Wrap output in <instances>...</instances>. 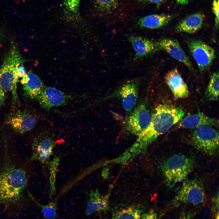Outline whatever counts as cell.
<instances>
[{
    "label": "cell",
    "mask_w": 219,
    "mask_h": 219,
    "mask_svg": "<svg viewBox=\"0 0 219 219\" xmlns=\"http://www.w3.org/2000/svg\"><path fill=\"white\" fill-rule=\"evenodd\" d=\"M181 108L166 104H161L155 108L151 122L148 128L138 136L136 141L128 151L134 156L146 149L159 136L168 131L184 116Z\"/></svg>",
    "instance_id": "1"
},
{
    "label": "cell",
    "mask_w": 219,
    "mask_h": 219,
    "mask_svg": "<svg viewBox=\"0 0 219 219\" xmlns=\"http://www.w3.org/2000/svg\"><path fill=\"white\" fill-rule=\"evenodd\" d=\"M25 171L13 166L0 172V203L14 202L21 197L27 183Z\"/></svg>",
    "instance_id": "2"
},
{
    "label": "cell",
    "mask_w": 219,
    "mask_h": 219,
    "mask_svg": "<svg viewBox=\"0 0 219 219\" xmlns=\"http://www.w3.org/2000/svg\"><path fill=\"white\" fill-rule=\"evenodd\" d=\"M93 17L107 21L124 19L133 12L134 0H90Z\"/></svg>",
    "instance_id": "3"
},
{
    "label": "cell",
    "mask_w": 219,
    "mask_h": 219,
    "mask_svg": "<svg viewBox=\"0 0 219 219\" xmlns=\"http://www.w3.org/2000/svg\"><path fill=\"white\" fill-rule=\"evenodd\" d=\"M24 61L19 49L12 44L6 54L0 68V87L5 93L11 92L14 101L17 99V85L19 78L17 69Z\"/></svg>",
    "instance_id": "4"
},
{
    "label": "cell",
    "mask_w": 219,
    "mask_h": 219,
    "mask_svg": "<svg viewBox=\"0 0 219 219\" xmlns=\"http://www.w3.org/2000/svg\"><path fill=\"white\" fill-rule=\"evenodd\" d=\"M195 164L192 157L183 154H175L167 159L162 165V171L166 186L173 188L183 181L193 170Z\"/></svg>",
    "instance_id": "5"
},
{
    "label": "cell",
    "mask_w": 219,
    "mask_h": 219,
    "mask_svg": "<svg viewBox=\"0 0 219 219\" xmlns=\"http://www.w3.org/2000/svg\"><path fill=\"white\" fill-rule=\"evenodd\" d=\"M206 200L202 182L196 179H186L178 190L173 202L175 205L185 203L195 205L204 203Z\"/></svg>",
    "instance_id": "6"
},
{
    "label": "cell",
    "mask_w": 219,
    "mask_h": 219,
    "mask_svg": "<svg viewBox=\"0 0 219 219\" xmlns=\"http://www.w3.org/2000/svg\"><path fill=\"white\" fill-rule=\"evenodd\" d=\"M192 141L197 150L209 155H214L218 149V132L213 127L200 126L194 130Z\"/></svg>",
    "instance_id": "7"
},
{
    "label": "cell",
    "mask_w": 219,
    "mask_h": 219,
    "mask_svg": "<svg viewBox=\"0 0 219 219\" xmlns=\"http://www.w3.org/2000/svg\"><path fill=\"white\" fill-rule=\"evenodd\" d=\"M153 115L145 103H141L125 119L126 129L131 134L139 136L149 126Z\"/></svg>",
    "instance_id": "8"
},
{
    "label": "cell",
    "mask_w": 219,
    "mask_h": 219,
    "mask_svg": "<svg viewBox=\"0 0 219 219\" xmlns=\"http://www.w3.org/2000/svg\"><path fill=\"white\" fill-rule=\"evenodd\" d=\"M187 45L201 72L208 70L215 58L214 50L200 40L191 39Z\"/></svg>",
    "instance_id": "9"
},
{
    "label": "cell",
    "mask_w": 219,
    "mask_h": 219,
    "mask_svg": "<svg viewBox=\"0 0 219 219\" xmlns=\"http://www.w3.org/2000/svg\"><path fill=\"white\" fill-rule=\"evenodd\" d=\"M54 144V136L50 132L44 131L37 135L32 143L31 160H38L43 164L46 163L53 154Z\"/></svg>",
    "instance_id": "10"
},
{
    "label": "cell",
    "mask_w": 219,
    "mask_h": 219,
    "mask_svg": "<svg viewBox=\"0 0 219 219\" xmlns=\"http://www.w3.org/2000/svg\"><path fill=\"white\" fill-rule=\"evenodd\" d=\"M77 97L54 87L45 86L38 100L42 108L49 111L53 107L65 105Z\"/></svg>",
    "instance_id": "11"
},
{
    "label": "cell",
    "mask_w": 219,
    "mask_h": 219,
    "mask_svg": "<svg viewBox=\"0 0 219 219\" xmlns=\"http://www.w3.org/2000/svg\"><path fill=\"white\" fill-rule=\"evenodd\" d=\"M155 43L158 50L166 52L173 58L184 64L191 72H194L193 67L189 58L177 40L165 37L155 41Z\"/></svg>",
    "instance_id": "12"
},
{
    "label": "cell",
    "mask_w": 219,
    "mask_h": 219,
    "mask_svg": "<svg viewBox=\"0 0 219 219\" xmlns=\"http://www.w3.org/2000/svg\"><path fill=\"white\" fill-rule=\"evenodd\" d=\"M38 121L34 114L19 110L9 117L8 123L15 131L23 134L33 129Z\"/></svg>",
    "instance_id": "13"
},
{
    "label": "cell",
    "mask_w": 219,
    "mask_h": 219,
    "mask_svg": "<svg viewBox=\"0 0 219 219\" xmlns=\"http://www.w3.org/2000/svg\"><path fill=\"white\" fill-rule=\"evenodd\" d=\"M138 82L129 81L121 85L113 95L121 99L123 109L126 111L132 109L135 106L138 97Z\"/></svg>",
    "instance_id": "14"
},
{
    "label": "cell",
    "mask_w": 219,
    "mask_h": 219,
    "mask_svg": "<svg viewBox=\"0 0 219 219\" xmlns=\"http://www.w3.org/2000/svg\"><path fill=\"white\" fill-rule=\"evenodd\" d=\"M24 95L32 100H38L45 86L39 77L31 71L26 73L21 78Z\"/></svg>",
    "instance_id": "15"
},
{
    "label": "cell",
    "mask_w": 219,
    "mask_h": 219,
    "mask_svg": "<svg viewBox=\"0 0 219 219\" xmlns=\"http://www.w3.org/2000/svg\"><path fill=\"white\" fill-rule=\"evenodd\" d=\"M165 79L176 98H184L189 96V91L188 86L177 68L169 71L166 74Z\"/></svg>",
    "instance_id": "16"
},
{
    "label": "cell",
    "mask_w": 219,
    "mask_h": 219,
    "mask_svg": "<svg viewBox=\"0 0 219 219\" xmlns=\"http://www.w3.org/2000/svg\"><path fill=\"white\" fill-rule=\"evenodd\" d=\"M127 37L134 51L136 59L143 58L158 50L155 41L137 35H129Z\"/></svg>",
    "instance_id": "17"
},
{
    "label": "cell",
    "mask_w": 219,
    "mask_h": 219,
    "mask_svg": "<svg viewBox=\"0 0 219 219\" xmlns=\"http://www.w3.org/2000/svg\"><path fill=\"white\" fill-rule=\"evenodd\" d=\"M179 122L178 127L184 128L195 129L202 125L218 126L217 120L207 116L199 111L195 114H188Z\"/></svg>",
    "instance_id": "18"
},
{
    "label": "cell",
    "mask_w": 219,
    "mask_h": 219,
    "mask_svg": "<svg viewBox=\"0 0 219 219\" xmlns=\"http://www.w3.org/2000/svg\"><path fill=\"white\" fill-rule=\"evenodd\" d=\"M85 210L87 215L99 211L106 212L109 208V194L102 195L97 189L90 191Z\"/></svg>",
    "instance_id": "19"
},
{
    "label": "cell",
    "mask_w": 219,
    "mask_h": 219,
    "mask_svg": "<svg viewBox=\"0 0 219 219\" xmlns=\"http://www.w3.org/2000/svg\"><path fill=\"white\" fill-rule=\"evenodd\" d=\"M174 17L170 15L151 14L139 18L136 24L141 28L158 29L167 25Z\"/></svg>",
    "instance_id": "20"
},
{
    "label": "cell",
    "mask_w": 219,
    "mask_h": 219,
    "mask_svg": "<svg viewBox=\"0 0 219 219\" xmlns=\"http://www.w3.org/2000/svg\"><path fill=\"white\" fill-rule=\"evenodd\" d=\"M203 20L204 17L202 13L192 14L179 22L176 26L175 30L178 32L195 33L202 28Z\"/></svg>",
    "instance_id": "21"
},
{
    "label": "cell",
    "mask_w": 219,
    "mask_h": 219,
    "mask_svg": "<svg viewBox=\"0 0 219 219\" xmlns=\"http://www.w3.org/2000/svg\"><path fill=\"white\" fill-rule=\"evenodd\" d=\"M141 213L139 207L129 206L116 211L113 214L112 219H140Z\"/></svg>",
    "instance_id": "22"
},
{
    "label": "cell",
    "mask_w": 219,
    "mask_h": 219,
    "mask_svg": "<svg viewBox=\"0 0 219 219\" xmlns=\"http://www.w3.org/2000/svg\"><path fill=\"white\" fill-rule=\"evenodd\" d=\"M219 73L214 72L210 76L205 92V97L209 101L217 100L219 96Z\"/></svg>",
    "instance_id": "23"
},
{
    "label": "cell",
    "mask_w": 219,
    "mask_h": 219,
    "mask_svg": "<svg viewBox=\"0 0 219 219\" xmlns=\"http://www.w3.org/2000/svg\"><path fill=\"white\" fill-rule=\"evenodd\" d=\"M80 0H64L63 12L69 18L77 19L80 17L79 11Z\"/></svg>",
    "instance_id": "24"
},
{
    "label": "cell",
    "mask_w": 219,
    "mask_h": 219,
    "mask_svg": "<svg viewBox=\"0 0 219 219\" xmlns=\"http://www.w3.org/2000/svg\"><path fill=\"white\" fill-rule=\"evenodd\" d=\"M30 197L41 210L44 217L47 219H54L57 215V206L56 201H53L46 205H42L39 203L32 195L29 193Z\"/></svg>",
    "instance_id": "25"
},
{
    "label": "cell",
    "mask_w": 219,
    "mask_h": 219,
    "mask_svg": "<svg viewBox=\"0 0 219 219\" xmlns=\"http://www.w3.org/2000/svg\"><path fill=\"white\" fill-rule=\"evenodd\" d=\"M212 212L215 219H219V192H216L212 199Z\"/></svg>",
    "instance_id": "26"
},
{
    "label": "cell",
    "mask_w": 219,
    "mask_h": 219,
    "mask_svg": "<svg viewBox=\"0 0 219 219\" xmlns=\"http://www.w3.org/2000/svg\"><path fill=\"white\" fill-rule=\"evenodd\" d=\"M219 0H213L212 2V10L215 16V25L216 28L219 26Z\"/></svg>",
    "instance_id": "27"
},
{
    "label": "cell",
    "mask_w": 219,
    "mask_h": 219,
    "mask_svg": "<svg viewBox=\"0 0 219 219\" xmlns=\"http://www.w3.org/2000/svg\"><path fill=\"white\" fill-rule=\"evenodd\" d=\"M140 219H160L157 212L151 209L142 215Z\"/></svg>",
    "instance_id": "28"
},
{
    "label": "cell",
    "mask_w": 219,
    "mask_h": 219,
    "mask_svg": "<svg viewBox=\"0 0 219 219\" xmlns=\"http://www.w3.org/2000/svg\"><path fill=\"white\" fill-rule=\"evenodd\" d=\"M165 1V0H137V2L139 5L142 6L149 4H153L158 6Z\"/></svg>",
    "instance_id": "29"
},
{
    "label": "cell",
    "mask_w": 219,
    "mask_h": 219,
    "mask_svg": "<svg viewBox=\"0 0 219 219\" xmlns=\"http://www.w3.org/2000/svg\"><path fill=\"white\" fill-rule=\"evenodd\" d=\"M26 71L23 64H21L17 69V75L19 78H22L26 74Z\"/></svg>",
    "instance_id": "30"
},
{
    "label": "cell",
    "mask_w": 219,
    "mask_h": 219,
    "mask_svg": "<svg viewBox=\"0 0 219 219\" xmlns=\"http://www.w3.org/2000/svg\"><path fill=\"white\" fill-rule=\"evenodd\" d=\"M5 95V93L2 90L0 87V104L3 102Z\"/></svg>",
    "instance_id": "31"
},
{
    "label": "cell",
    "mask_w": 219,
    "mask_h": 219,
    "mask_svg": "<svg viewBox=\"0 0 219 219\" xmlns=\"http://www.w3.org/2000/svg\"><path fill=\"white\" fill-rule=\"evenodd\" d=\"M190 0H176L177 3L181 5H185L188 4Z\"/></svg>",
    "instance_id": "32"
},
{
    "label": "cell",
    "mask_w": 219,
    "mask_h": 219,
    "mask_svg": "<svg viewBox=\"0 0 219 219\" xmlns=\"http://www.w3.org/2000/svg\"><path fill=\"white\" fill-rule=\"evenodd\" d=\"M186 219H191V216L190 213L187 214Z\"/></svg>",
    "instance_id": "33"
}]
</instances>
